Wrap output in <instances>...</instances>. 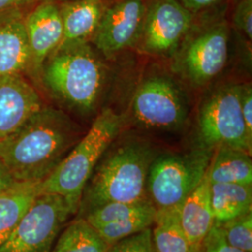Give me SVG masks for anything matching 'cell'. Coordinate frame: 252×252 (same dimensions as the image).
I'll return each instance as SVG.
<instances>
[{
	"label": "cell",
	"instance_id": "3957f363",
	"mask_svg": "<svg viewBox=\"0 0 252 252\" xmlns=\"http://www.w3.org/2000/svg\"><path fill=\"white\" fill-rule=\"evenodd\" d=\"M38 78L54 97L82 114L94 111L104 92L107 68L90 42L60 45Z\"/></svg>",
	"mask_w": 252,
	"mask_h": 252
},
{
	"label": "cell",
	"instance_id": "8992f818",
	"mask_svg": "<svg viewBox=\"0 0 252 252\" xmlns=\"http://www.w3.org/2000/svg\"><path fill=\"white\" fill-rule=\"evenodd\" d=\"M201 146L215 151L228 147L252 154V136L244 122L238 85H225L203 100L198 113Z\"/></svg>",
	"mask_w": 252,
	"mask_h": 252
},
{
	"label": "cell",
	"instance_id": "484cf974",
	"mask_svg": "<svg viewBox=\"0 0 252 252\" xmlns=\"http://www.w3.org/2000/svg\"><path fill=\"white\" fill-rule=\"evenodd\" d=\"M234 27L252 40V0H240L233 14Z\"/></svg>",
	"mask_w": 252,
	"mask_h": 252
},
{
	"label": "cell",
	"instance_id": "5b68a950",
	"mask_svg": "<svg viewBox=\"0 0 252 252\" xmlns=\"http://www.w3.org/2000/svg\"><path fill=\"white\" fill-rule=\"evenodd\" d=\"M213 151L205 147L185 153H159L151 164L147 195L157 210L180 207L203 181Z\"/></svg>",
	"mask_w": 252,
	"mask_h": 252
},
{
	"label": "cell",
	"instance_id": "2e32d148",
	"mask_svg": "<svg viewBox=\"0 0 252 252\" xmlns=\"http://www.w3.org/2000/svg\"><path fill=\"white\" fill-rule=\"evenodd\" d=\"M180 226L193 247H201L212 226L214 217L210 201V183L203 181L178 207Z\"/></svg>",
	"mask_w": 252,
	"mask_h": 252
},
{
	"label": "cell",
	"instance_id": "f546056e",
	"mask_svg": "<svg viewBox=\"0 0 252 252\" xmlns=\"http://www.w3.org/2000/svg\"><path fill=\"white\" fill-rule=\"evenodd\" d=\"M16 182L3 162L0 161V193L13 186Z\"/></svg>",
	"mask_w": 252,
	"mask_h": 252
},
{
	"label": "cell",
	"instance_id": "5bb4252c",
	"mask_svg": "<svg viewBox=\"0 0 252 252\" xmlns=\"http://www.w3.org/2000/svg\"><path fill=\"white\" fill-rule=\"evenodd\" d=\"M43 106L25 74L0 77V139L12 134Z\"/></svg>",
	"mask_w": 252,
	"mask_h": 252
},
{
	"label": "cell",
	"instance_id": "603a6c76",
	"mask_svg": "<svg viewBox=\"0 0 252 252\" xmlns=\"http://www.w3.org/2000/svg\"><path fill=\"white\" fill-rule=\"evenodd\" d=\"M216 224L231 246L245 252H252V211Z\"/></svg>",
	"mask_w": 252,
	"mask_h": 252
},
{
	"label": "cell",
	"instance_id": "cb8c5ba5",
	"mask_svg": "<svg viewBox=\"0 0 252 252\" xmlns=\"http://www.w3.org/2000/svg\"><path fill=\"white\" fill-rule=\"evenodd\" d=\"M107 252H157L153 244L152 227L110 245Z\"/></svg>",
	"mask_w": 252,
	"mask_h": 252
},
{
	"label": "cell",
	"instance_id": "7a4b0ae2",
	"mask_svg": "<svg viewBox=\"0 0 252 252\" xmlns=\"http://www.w3.org/2000/svg\"><path fill=\"white\" fill-rule=\"evenodd\" d=\"M115 141L104 153L85 185L76 217L82 218L108 203L149 199L147 179L158 150L151 141L140 137Z\"/></svg>",
	"mask_w": 252,
	"mask_h": 252
},
{
	"label": "cell",
	"instance_id": "7402d4cb",
	"mask_svg": "<svg viewBox=\"0 0 252 252\" xmlns=\"http://www.w3.org/2000/svg\"><path fill=\"white\" fill-rule=\"evenodd\" d=\"M152 234L157 252H191L195 248L189 243L180 226L178 208L157 210Z\"/></svg>",
	"mask_w": 252,
	"mask_h": 252
},
{
	"label": "cell",
	"instance_id": "4fadbf2b",
	"mask_svg": "<svg viewBox=\"0 0 252 252\" xmlns=\"http://www.w3.org/2000/svg\"><path fill=\"white\" fill-rule=\"evenodd\" d=\"M30 54L29 72L38 78L46 60L58 49L63 39V24L57 0H45L24 19Z\"/></svg>",
	"mask_w": 252,
	"mask_h": 252
},
{
	"label": "cell",
	"instance_id": "f1b7e54d",
	"mask_svg": "<svg viewBox=\"0 0 252 252\" xmlns=\"http://www.w3.org/2000/svg\"><path fill=\"white\" fill-rule=\"evenodd\" d=\"M180 4L192 14L204 9H209L220 3L221 0H178Z\"/></svg>",
	"mask_w": 252,
	"mask_h": 252
},
{
	"label": "cell",
	"instance_id": "44dd1931",
	"mask_svg": "<svg viewBox=\"0 0 252 252\" xmlns=\"http://www.w3.org/2000/svg\"><path fill=\"white\" fill-rule=\"evenodd\" d=\"M108 247L84 218L76 217L64 226L51 252H107Z\"/></svg>",
	"mask_w": 252,
	"mask_h": 252
},
{
	"label": "cell",
	"instance_id": "4dcf8cb0",
	"mask_svg": "<svg viewBox=\"0 0 252 252\" xmlns=\"http://www.w3.org/2000/svg\"><path fill=\"white\" fill-rule=\"evenodd\" d=\"M191 252H201V247H198V248H195L193 251Z\"/></svg>",
	"mask_w": 252,
	"mask_h": 252
},
{
	"label": "cell",
	"instance_id": "6da1fadb",
	"mask_svg": "<svg viewBox=\"0 0 252 252\" xmlns=\"http://www.w3.org/2000/svg\"><path fill=\"white\" fill-rule=\"evenodd\" d=\"M84 134L63 110L43 105L0 139V161L16 181H42Z\"/></svg>",
	"mask_w": 252,
	"mask_h": 252
},
{
	"label": "cell",
	"instance_id": "277c9868",
	"mask_svg": "<svg viewBox=\"0 0 252 252\" xmlns=\"http://www.w3.org/2000/svg\"><path fill=\"white\" fill-rule=\"evenodd\" d=\"M123 126L121 115L104 109L54 172L40 182V194L61 195L76 216L85 185L104 153L121 135Z\"/></svg>",
	"mask_w": 252,
	"mask_h": 252
},
{
	"label": "cell",
	"instance_id": "52a82bcc",
	"mask_svg": "<svg viewBox=\"0 0 252 252\" xmlns=\"http://www.w3.org/2000/svg\"><path fill=\"white\" fill-rule=\"evenodd\" d=\"M188 101L180 85L166 75H153L140 82L132 100L136 126L153 131H177L188 117Z\"/></svg>",
	"mask_w": 252,
	"mask_h": 252
},
{
	"label": "cell",
	"instance_id": "1f68e13d",
	"mask_svg": "<svg viewBox=\"0 0 252 252\" xmlns=\"http://www.w3.org/2000/svg\"><path fill=\"white\" fill-rule=\"evenodd\" d=\"M58 1H63V0H58Z\"/></svg>",
	"mask_w": 252,
	"mask_h": 252
},
{
	"label": "cell",
	"instance_id": "e0dca14e",
	"mask_svg": "<svg viewBox=\"0 0 252 252\" xmlns=\"http://www.w3.org/2000/svg\"><path fill=\"white\" fill-rule=\"evenodd\" d=\"M41 181H17L0 193V244L18 225L36 197Z\"/></svg>",
	"mask_w": 252,
	"mask_h": 252
},
{
	"label": "cell",
	"instance_id": "ba28073f",
	"mask_svg": "<svg viewBox=\"0 0 252 252\" xmlns=\"http://www.w3.org/2000/svg\"><path fill=\"white\" fill-rule=\"evenodd\" d=\"M72 216L68 203L61 195L41 193L9 237L0 244V252H51Z\"/></svg>",
	"mask_w": 252,
	"mask_h": 252
},
{
	"label": "cell",
	"instance_id": "8fae6325",
	"mask_svg": "<svg viewBox=\"0 0 252 252\" xmlns=\"http://www.w3.org/2000/svg\"><path fill=\"white\" fill-rule=\"evenodd\" d=\"M148 0H115L104 10L92 38L96 51L111 58L136 45L144 24Z\"/></svg>",
	"mask_w": 252,
	"mask_h": 252
},
{
	"label": "cell",
	"instance_id": "83f0119b",
	"mask_svg": "<svg viewBox=\"0 0 252 252\" xmlns=\"http://www.w3.org/2000/svg\"><path fill=\"white\" fill-rule=\"evenodd\" d=\"M239 100L244 122L249 134L252 136V88L251 84H240Z\"/></svg>",
	"mask_w": 252,
	"mask_h": 252
},
{
	"label": "cell",
	"instance_id": "d6986e66",
	"mask_svg": "<svg viewBox=\"0 0 252 252\" xmlns=\"http://www.w3.org/2000/svg\"><path fill=\"white\" fill-rule=\"evenodd\" d=\"M206 177L209 183L252 184V154L228 147L212 154Z\"/></svg>",
	"mask_w": 252,
	"mask_h": 252
},
{
	"label": "cell",
	"instance_id": "4316f807",
	"mask_svg": "<svg viewBox=\"0 0 252 252\" xmlns=\"http://www.w3.org/2000/svg\"><path fill=\"white\" fill-rule=\"evenodd\" d=\"M201 252H245L226 241L220 226L214 223L201 245Z\"/></svg>",
	"mask_w": 252,
	"mask_h": 252
},
{
	"label": "cell",
	"instance_id": "d4e9b609",
	"mask_svg": "<svg viewBox=\"0 0 252 252\" xmlns=\"http://www.w3.org/2000/svg\"><path fill=\"white\" fill-rule=\"evenodd\" d=\"M45 0H0V25L22 21Z\"/></svg>",
	"mask_w": 252,
	"mask_h": 252
},
{
	"label": "cell",
	"instance_id": "30bf717a",
	"mask_svg": "<svg viewBox=\"0 0 252 252\" xmlns=\"http://www.w3.org/2000/svg\"><path fill=\"white\" fill-rule=\"evenodd\" d=\"M192 21V13L178 0H148L137 48L153 56L172 55L188 36Z\"/></svg>",
	"mask_w": 252,
	"mask_h": 252
},
{
	"label": "cell",
	"instance_id": "9a60e30c",
	"mask_svg": "<svg viewBox=\"0 0 252 252\" xmlns=\"http://www.w3.org/2000/svg\"><path fill=\"white\" fill-rule=\"evenodd\" d=\"M58 3L63 24L60 45L90 42L107 7L105 0H63Z\"/></svg>",
	"mask_w": 252,
	"mask_h": 252
},
{
	"label": "cell",
	"instance_id": "7c38bea8",
	"mask_svg": "<svg viewBox=\"0 0 252 252\" xmlns=\"http://www.w3.org/2000/svg\"><path fill=\"white\" fill-rule=\"evenodd\" d=\"M157 209L149 199L112 202L92 209L84 218L110 246L127 236L151 228Z\"/></svg>",
	"mask_w": 252,
	"mask_h": 252
},
{
	"label": "cell",
	"instance_id": "ac0fdd59",
	"mask_svg": "<svg viewBox=\"0 0 252 252\" xmlns=\"http://www.w3.org/2000/svg\"><path fill=\"white\" fill-rule=\"evenodd\" d=\"M30 54L24 20L0 25V77L28 74Z\"/></svg>",
	"mask_w": 252,
	"mask_h": 252
},
{
	"label": "cell",
	"instance_id": "ffe728a7",
	"mask_svg": "<svg viewBox=\"0 0 252 252\" xmlns=\"http://www.w3.org/2000/svg\"><path fill=\"white\" fill-rule=\"evenodd\" d=\"M214 223H222L252 211V184L210 183Z\"/></svg>",
	"mask_w": 252,
	"mask_h": 252
},
{
	"label": "cell",
	"instance_id": "9c48e42d",
	"mask_svg": "<svg viewBox=\"0 0 252 252\" xmlns=\"http://www.w3.org/2000/svg\"><path fill=\"white\" fill-rule=\"evenodd\" d=\"M229 38L225 21L215 22L189 38L185 37L178 65L189 82L203 87L222 72L228 60Z\"/></svg>",
	"mask_w": 252,
	"mask_h": 252
}]
</instances>
